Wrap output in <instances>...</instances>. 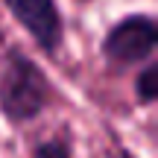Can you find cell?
Masks as SVG:
<instances>
[{"label": "cell", "instance_id": "1", "mask_svg": "<svg viewBox=\"0 0 158 158\" xmlns=\"http://www.w3.org/2000/svg\"><path fill=\"white\" fill-rule=\"evenodd\" d=\"M56 100L59 91L47 70L21 47H9L0 62V114L12 126H27L38 120Z\"/></svg>", "mask_w": 158, "mask_h": 158}, {"label": "cell", "instance_id": "2", "mask_svg": "<svg viewBox=\"0 0 158 158\" xmlns=\"http://www.w3.org/2000/svg\"><path fill=\"white\" fill-rule=\"evenodd\" d=\"M158 47V21L147 12H132L114 21L100 41V56L111 70L141 68L155 56Z\"/></svg>", "mask_w": 158, "mask_h": 158}, {"label": "cell", "instance_id": "3", "mask_svg": "<svg viewBox=\"0 0 158 158\" xmlns=\"http://www.w3.org/2000/svg\"><path fill=\"white\" fill-rule=\"evenodd\" d=\"M12 21L32 38L44 56L56 59L64 44V15L59 0H0Z\"/></svg>", "mask_w": 158, "mask_h": 158}, {"label": "cell", "instance_id": "4", "mask_svg": "<svg viewBox=\"0 0 158 158\" xmlns=\"http://www.w3.org/2000/svg\"><path fill=\"white\" fill-rule=\"evenodd\" d=\"M135 97L141 106H152L158 100V62L155 59L141 64V70L135 73Z\"/></svg>", "mask_w": 158, "mask_h": 158}, {"label": "cell", "instance_id": "5", "mask_svg": "<svg viewBox=\"0 0 158 158\" xmlns=\"http://www.w3.org/2000/svg\"><path fill=\"white\" fill-rule=\"evenodd\" d=\"M32 158H73V141H70L68 132H62L56 138H47V141L35 143Z\"/></svg>", "mask_w": 158, "mask_h": 158}]
</instances>
